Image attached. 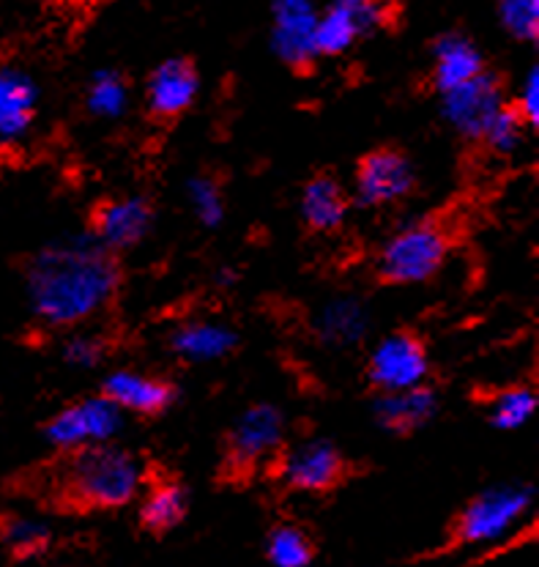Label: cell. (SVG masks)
Instances as JSON below:
<instances>
[{
  "instance_id": "17",
  "label": "cell",
  "mask_w": 539,
  "mask_h": 567,
  "mask_svg": "<svg viewBox=\"0 0 539 567\" xmlns=\"http://www.w3.org/2000/svg\"><path fill=\"white\" fill-rule=\"evenodd\" d=\"M351 198L332 173H318L301 193V219L312 234H334L345 223Z\"/></svg>"
},
{
  "instance_id": "10",
  "label": "cell",
  "mask_w": 539,
  "mask_h": 567,
  "mask_svg": "<svg viewBox=\"0 0 539 567\" xmlns=\"http://www.w3.org/2000/svg\"><path fill=\"white\" fill-rule=\"evenodd\" d=\"M416 187L414 167L397 148H375L356 167V193L364 206H390L408 198Z\"/></svg>"
},
{
  "instance_id": "15",
  "label": "cell",
  "mask_w": 539,
  "mask_h": 567,
  "mask_svg": "<svg viewBox=\"0 0 539 567\" xmlns=\"http://www.w3.org/2000/svg\"><path fill=\"white\" fill-rule=\"evenodd\" d=\"M102 395L113 401L121 412L156 416L176 403V386L165 379H154V375L118 370L104 381Z\"/></svg>"
},
{
  "instance_id": "16",
  "label": "cell",
  "mask_w": 539,
  "mask_h": 567,
  "mask_svg": "<svg viewBox=\"0 0 539 567\" xmlns=\"http://www.w3.org/2000/svg\"><path fill=\"white\" fill-rule=\"evenodd\" d=\"M39 91L25 72L0 66V143L20 141L37 121Z\"/></svg>"
},
{
  "instance_id": "26",
  "label": "cell",
  "mask_w": 539,
  "mask_h": 567,
  "mask_svg": "<svg viewBox=\"0 0 539 567\" xmlns=\"http://www.w3.org/2000/svg\"><path fill=\"white\" fill-rule=\"evenodd\" d=\"M501 25L520 42H537L539 37V0H498Z\"/></svg>"
},
{
  "instance_id": "2",
  "label": "cell",
  "mask_w": 539,
  "mask_h": 567,
  "mask_svg": "<svg viewBox=\"0 0 539 567\" xmlns=\"http://www.w3.org/2000/svg\"><path fill=\"white\" fill-rule=\"evenodd\" d=\"M58 488L72 511H115L135 499L141 466L124 450L89 444L66 455Z\"/></svg>"
},
{
  "instance_id": "5",
  "label": "cell",
  "mask_w": 539,
  "mask_h": 567,
  "mask_svg": "<svg viewBox=\"0 0 539 567\" xmlns=\"http://www.w3.org/2000/svg\"><path fill=\"white\" fill-rule=\"evenodd\" d=\"M386 0H326L318 11L315 50L321 55H343L359 39L384 22Z\"/></svg>"
},
{
  "instance_id": "9",
  "label": "cell",
  "mask_w": 539,
  "mask_h": 567,
  "mask_svg": "<svg viewBox=\"0 0 539 567\" xmlns=\"http://www.w3.org/2000/svg\"><path fill=\"white\" fill-rule=\"evenodd\" d=\"M442 96L446 121L468 141H483L490 121L507 104L504 102L501 78L496 72H488V69Z\"/></svg>"
},
{
  "instance_id": "22",
  "label": "cell",
  "mask_w": 539,
  "mask_h": 567,
  "mask_svg": "<svg viewBox=\"0 0 539 567\" xmlns=\"http://www.w3.org/2000/svg\"><path fill=\"white\" fill-rule=\"evenodd\" d=\"M266 557L274 567H307L315 559V543L299 524H277L266 540Z\"/></svg>"
},
{
  "instance_id": "24",
  "label": "cell",
  "mask_w": 539,
  "mask_h": 567,
  "mask_svg": "<svg viewBox=\"0 0 539 567\" xmlns=\"http://www.w3.org/2000/svg\"><path fill=\"white\" fill-rule=\"evenodd\" d=\"M537 412V392L526 390V386H512V390L498 392L493 401L490 422L501 431H512L520 427L531 414Z\"/></svg>"
},
{
  "instance_id": "23",
  "label": "cell",
  "mask_w": 539,
  "mask_h": 567,
  "mask_svg": "<svg viewBox=\"0 0 539 567\" xmlns=\"http://www.w3.org/2000/svg\"><path fill=\"white\" fill-rule=\"evenodd\" d=\"M85 102H89V110L99 115V118H118L126 110V102H129L126 78L121 72H115V69H102L91 80Z\"/></svg>"
},
{
  "instance_id": "20",
  "label": "cell",
  "mask_w": 539,
  "mask_h": 567,
  "mask_svg": "<svg viewBox=\"0 0 539 567\" xmlns=\"http://www.w3.org/2000/svg\"><path fill=\"white\" fill-rule=\"evenodd\" d=\"M239 343V334L228 327L217 323H187L173 334V351L182 360L189 362H208L230 354Z\"/></svg>"
},
{
  "instance_id": "12",
  "label": "cell",
  "mask_w": 539,
  "mask_h": 567,
  "mask_svg": "<svg viewBox=\"0 0 539 567\" xmlns=\"http://www.w3.org/2000/svg\"><path fill=\"white\" fill-rule=\"evenodd\" d=\"M280 477L291 491L301 494H326L334 491L351 474V464L334 444L310 442L296 447L280 461Z\"/></svg>"
},
{
  "instance_id": "3",
  "label": "cell",
  "mask_w": 539,
  "mask_h": 567,
  "mask_svg": "<svg viewBox=\"0 0 539 567\" xmlns=\"http://www.w3.org/2000/svg\"><path fill=\"white\" fill-rule=\"evenodd\" d=\"M449 230L436 219H422L400 230L379 258V277L392 286L425 282L436 275L449 256Z\"/></svg>"
},
{
  "instance_id": "6",
  "label": "cell",
  "mask_w": 539,
  "mask_h": 567,
  "mask_svg": "<svg viewBox=\"0 0 539 567\" xmlns=\"http://www.w3.org/2000/svg\"><path fill=\"white\" fill-rule=\"evenodd\" d=\"M282 444V416L274 406H252L239 416L225 444V472L249 474L260 461L271 458Z\"/></svg>"
},
{
  "instance_id": "8",
  "label": "cell",
  "mask_w": 539,
  "mask_h": 567,
  "mask_svg": "<svg viewBox=\"0 0 539 567\" xmlns=\"http://www.w3.org/2000/svg\"><path fill=\"white\" fill-rule=\"evenodd\" d=\"M121 427V409L104 395L85 398V401L72 403V406L61 409L44 427L48 439L58 450L89 447L91 442L102 444L110 436H115Z\"/></svg>"
},
{
  "instance_id": "1",
  "label": "cell",
  "mask_w": 539,
  "mask_h": 567,
  "mask_svg": "<svg viewBox=\"0 0 539 567\" xmlns=\"http://www.w3.org/2000/svg\"><path fill=\"white\" fill-rule=\"evenodd\" d=\"M28 302L50 327H72L102 310L121 286L115 252L94 236L44 247L28 266Z\"/></svg>"
},
{
  "instance_id": "30",
  "label": "cell",
  "mask_w": 539,
  "mask_h": 567,
  "mask_svg": "<svg viewBox=\"0 0 539 567\" xmlns=\"http://www.w3.org/2000/svg\"><path fill=\"white\" fill-rule=\"evenodd\" d=\"M515 110L520 113L526 126H537L539 121V78H537V66L531 69V74L526 78L524 91H520V100L515 102Z\"/></svg>"
},
{
  "instance_id": "21",
  "label": "cell",
  "mask_w": 539,
  "mask_h": 567,
  "mask_svg": "<svg viewBox=\"0 0 539 567\" xmlns=\"http://www.w3.org/2000/svg\"><path fill=\"white\" fill-rule=\"evenodd\" d=\"M187 516V491L173 480H162L148 496L143 499L141 507V524L154 535H165L173 526H178Z\"/></svg>"
},
{
  "instance_id": "7",
  "label": "cell",
  "mask_w": 539,
  "mask_h": 567,
  "mask_svg": "<svg viewBox=\"0 0 539 567\" xmlns=\"http://www.w3.org/2000/svg\"><path fill=\"white\" fill-rule=\"evenodd\" d=\"M427 370H431V360H427V349L419 334L394 332L370 357L367 379L381 395H390V392L419 386Z\"/></svg>"
},
{
  "instance_id": "14",
  "label": "cell",
  "mask_w": 539,
  "mask_h": 567,
  "mask_svg": "<svg viewBox=\"0 0 539 567\" xmlns=\"http://www.w3.org/2000/svg\"><path fill=\"white\" fill-rule=\"evenodd\" d=\"M151 223H154V208L146 198L102 200L94 208V239L113 252L126 250L148 234Z\"/></svg>"
},
{
  "instance_id": "28",
  "label": "cell",
  "mask_w": 539,
  "mask_h": 567,
  "mask_svg": "<svg viewBox=\"0 0 539 567\" xmlns=\"http://www.w3.org/2000/svg\"><path fill=\"white\" fill-rule=\"evenodd\" d=\"M189 200H193V208L206 228H217L225 217V204H222V189L214 184V178L197 176L189 184Z\"/></svg>"
},
{
  "instance_id": "25",
  "label": "cell",
  "mask_w": 539,
  "mask_h": 567,
  "mask_svg": "<svg viewBox=\"0 0 539 567\" xmlns=\"http://www.w3.org/2000/svg\"><path fill=\"white\" fill-rule=\"evenodd\" d=\"M3 537L9 543L11 551L17 557H33V554L44 551L50 543V529L42 524V520L33 518H6L3 524Z\"/></svg>"
},
{
  "instance_id": "31",
  "label": "cell",
  "mask_w": 539,
  "mask_h": 567,
  "mask_svg": "<svg viewBox=\"0 0 539 567\" xmlns=\"http://www.w3.org/2000/svg\"><path fill=\"white\" fill-rule=\"evenodd\" d=\"M3 524H6V516H3V513H0V535H3Z\"/></svg>"
},
{
  "instance_id": "4",
  "label": "cell",
  "mask_w": 539,
  "mask_h": 567,
  "mask_svg": "<svg viewBox=\"0 0 539 567\" xmlns=\"http://www.w3.org/2000/svg\"><path fill=\"white\" fill-rule=\"evenodd\" d=\"M531 505V491L520 485L485 491L474 496L449 529V546H477L501 537Z\"/></svg>"
},
{
  "instance_id": "11",
  "label": "cell",
  "mask_w": 539,
  "mask_h": 567,
  "mask_svg": "<svg viewBox=\"0 0 539 567\" xmlns=\"http://www.w3.org/2000/svg\"><path fill=\"white\" fill-rule=\"evenodd\" d=\"M271 20H274L271 44H274L277 55L296 72H307L318 58L315 0H274L271 3Z\"/></svg>"
},
{
  "instance_id": "27",
  "label": "cell",
  "mask_w": 539,
  "mask_h": 567,
  "mask_svg": "<svg viewBox=\"0 0 539 567\" xmlns=\"http://www.w3.org/2000/svg\"><path fill=\"white\" fill-rule=\"evenodd\" d=\"M524 118H520L518 110L512 107V104H504L501 110H498L496 118L490 121L488 132H485L483 141L488 143L493 152L498 154H509L515 152V148L520 146V141H524Z\"/></svg>"
},
{
  "instance_id": "13",
  "label": "cell",
  "mask_w": 539,
  "mask_h": 567,
  "mask_svg": "<svg viewBox=\"0 0 539 567\" xmlns=\"http://www.w3.org/2000/svg\"><path fill=\"white\" fill-rule=\"evenodd\" d=\"M197 89H200V78H197V69L189 58H170V61L159 63L151 72L146 85L151 118L159 121V124L182 118L193 107Z\"/></svg>"
},
{
  "instance_id": "18",
  "label": "cell",
  "mask_w": 539,
  "mask_h": 567,
  "mask_svg": "<svg viewBox=\"0 0 539 567\" xmlns=\"http://www.w3.org/2000/svg\"><path fill=\"white\" fill-rule=\"evenodd\" d=\"M485 72L483 52L474 48L460 33H446L433 48V89L438 94L457 89Z\"/></svg>"
},
{
  "instance_id": "29",
  "label": "cell",
  "mask_w": 539,
  "mask_h": 567,
  "mask_svg": "<svg viewBox=\"0 0 539 567\" xmlns=\"http://www.w3.org/2000/svg\"><path fill=\"white\" fill-rule=\"evenodd\" d=\"M66 360L72 364H80V368H94L104 360V354H107V349H104L102 340L96 338H74L66 343Z\"/></svg>"
},
{
  "instance_id": "19",
  "label": "cell",
  "mask_w": 539,
  "mask_h": 567,
  "mask_svg": "<svg viewBox=\"0 0 539 567\" xmlns=\"http://www.w3.org/2000/svg\"><path fill=\"white\" fill-rule=\"evenodd\" d=\"M438 398L431 386H411V390L403 392H390V395L379 398V406H375V414H379V422L386 427V431L400 433V436H408L416 427L427 425L431 416L436 414Z\"/></svg>"
}]
</instances>
